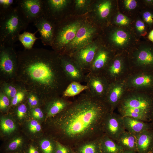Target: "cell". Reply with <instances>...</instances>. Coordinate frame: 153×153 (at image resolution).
<instances>
[{
  "label": "cell",
  "mask_w": 153,
  "mask_h": 153,
  "mask_svg": "<svg viewBox=\"0 0 153 153\" xmlns=\"http://www.w3.org/2000/svg\"><path fill=\"white\" fill-rule=\"evenodd\" d=\"M124 86L122 83H117L114 81L109 83L105 100L112 110L122 99Z\"/></svg>",
  "instance_id": "18"
},
{
  "label": "cell",
  "mask_w": 153,
  "mask_h": 153,
  "mask_svg": "<svg viewBox=\"0 0 153 153\" xmlns=\"http://www.w3.org/2000/svg\"><path fill=\"white\" fill-rule=\"evenodd\" d=\"M55 153H72V149L70 147L56 141Z\"/></svg>",
  "instance_id": "35"
},
{
  "label": "cell",
  "mask_w": 153,
  "mask_h": 153,
  "mask_svg": "<svg viewBox=\"0 0 153 153\" xmlns=\"http://www.w3.org/2000/svg\"><path fill=\"white\" fill-rule=\"evenodd\" d=\"M113 6V3L110 0L103 1L99 3L97 6L99 18L101 20L106 19L110 14Z\"/></svg>",
  "instance_id": "27"
},
{
  "label": "cell",
  "mask_w": 153,
  "mask_h": 153,
  "mask_svg": "<svg viewBox=\"0 0 153 153\" xmlns=\"http://www.w3.org/2000/svg\"><path fill=\"white\" fill-rule=\"evenodd\" d=\"M122 153H138L135 151L132 150H124Z\"/></svg>",
  "instance_id": "49"
},
{
  "label": "cell",
  "mask_w": 153,
  "mask_h": 153,
  "mask_svg": "<svg viewBox=\"0 0 153 153\" xmlns=\"http://www.w3.org/2000/svg\"><path fill=\"white\" fill-rule=\"evenodd\" d=\"M88 89L86 85L82 84L78 82H73L69 84L63 93L62 97L65 98L73 97Z\"/></svg>",
  "instance_id": "26"
},
{
  "label": "cell",
  "mask_w": 153,
  "mask_h": 153,
  "mask_svg": "<svg viewBox=\"0 0 153 153\" xmlns=\"http://www.w3.org/2000/svg\"><path fill=\"white\" fill-rule=\"evenodd\" d=\"M80 26V22H75L60 26L58 28L57 31H55L52 45L56 52L60 55L63 54L67 46L75 37Z\"/></svg>",
  "instance_id": "7"
},
{
  "label": "cell",
  "mask_w": 153,
  "mask_h": 153,
  "mask_svg": "<svg viewBox=\"0 0 153 153\" xmlns=\"http://www.w3.org/2000/svg\"><path fill=\"white\" fill-rule=\"evenodd\" d=\"M118 10L116 12L113 18V24L120 27H132L133 21Z\"/></svg>",
  "instance_id": "29"
},
{
  "label": "cell",
  "mask_w": 153,
  "mask_h": 153,
  "mask_svg": "<svg viewBox=\"0 0 153 153\" xmlns=\"http://www.w3.org/2000/svg\"><path fill=\"white\" fill-rule=\"evenodd\" d=\"M29 24L17 6L0 13V45L13 46Z\"/></svg>",
  "instance_id": "3"
},
{
  "label": "cell",
  "mask_w": 153,
  "mask_h": 153,
  "mask_svg": "<svg viewBox=\"0 0 153 153\" xmlns=\"http://www.w3.org/2000/svg\"><path fill=\"white\" fill-rule=\"evenodd\" d=\"M45 139L41 141L39 147L41 153H55L56 141Z\"/></svg>",
  "instance_id": "32"
},
{
  "label": "cell",
  "mask_w": 153,
  "mask_h": 153,
  "mask_svg": "<svg viewBox=\"0 0 153 153\" xmlns=\"http://www.w3.org/2000/svg\"><path fill=\"white\" fill-rule=\"evenodd\" d=\"M27 111V108L24 104H22L18 107L17 114L18 118L21 119L25 116Z\"/></svg>",
  "instance_id": "42"
},
{
  "label": "cell",
  "mask_w": 153,
  "mask_h": 153,
  "mask_svg": "<svg viewBox=\"0 0 153 153\" xmlns=\"http://www.w3.org/2000/svg\"><path fill=\"white\" fill-rule=\"evenodd\" d=\"M132 27L135 33L139 37H144L147 34L148 26L141 18H137L133 21Z\"/></svg>",
  "instance_id": "30"
},
{
  "label": "cell",
  "mask_w": 153,
  "mask_h": 153,
  "mask_svg": "<svg viewBox=\"0 0 153 153\" xmlns=\"http://www.w3.org/2000/svg\"><path fill=\"white\" fill-rule=\"evenodd\" d=\"M17 62V52L13 46L0 45V69L8 77L14 76Z\"/></svg>",
  "instance_id": "8"
},
{
  "label": "cell",
  "mask_w": 153,
  "mask_h": 153,
  "mask_svg": "<svg viewBox=\"0 0 153 153\" xmlns=\"http://www.w3.org/2000/svg\"><path fill=\"white\" fill-rule=\"evenodd\" d=\"M148 39L151 42L153 43V29L149 33L148 35Z\"/></svg>",
  "instance_id": "48"
},
{
  "label": "cell",
  "mask_w": 153,
  "mask_h": 153,
  "mask_svg": "<svg viewBox=\"0 0 153 153\" xmlns=\"http://www.w3.org/2000/svg\"><path fill=\"white\" fill-rule=\"evenodd\" d=\"M131 62L136 66L143 68L153 67V43L140 41L128 52Z\"/></svg>",
  "instance_id": "6"
},
{
  "label": "cell",
  "mask_w": 153,
  "mask_h": 153,
  "mask_svg": "<svg viewBox=\"0 0 153 153\" xmlns=\"http://www.w3.org/2000/svg\"><path fill=\"white\" fill-rule=\"evenodd\" d=\"M10 102L8 97L4 93H1L0 96V109L3 110L7 108L10 105Z\"/></svg>",
  "instance_id": "40"
},
{
  "label": "cell",
  "mask_w": 153,
  "mask_h": 153,
  "mask_svg": "<svg viewBox=\"0 0 153 153\" xmlns=\"http://www.w3.org/2000/svg\"><path fill=\"white\" fill-rule=\"evenodd\" d=\"M28 102L31 107L36 106L38 103V97L35 94L31 93L28 97Z\"/></svg>",
  "instance_id": "44"
},
{
  "label": "cell",
  "mask_w": 153,
  "mask_h": 153,
  "mask_svg": "<svg viewBox=\"0 0 153 153\" xmlns=\"http://www.w3.org/2000/svg\"><path fill=\"white\" fill-rule=\"evenodd\" d=\"M25 96L24 93L22 91L17 92L15 95L12 99L11 105H15L21 102L24 99Z\"/></svg>",
  "instance_id": "41"
},
{
  "label": "cell",
  "mask_w": 153,
  "mask_h": 153,
  "mask_svg": "<svg viewBox=\"0 0 153 153\" xmlns=\"http://www.w3.org/2000/svg\"><path fill=\"white\" fill-rule=\"evenodd\" d=\"M119 104L120 115L122 117H131L143 121L148 118L151 103L144 96L130 95L122 99Z\"/></svg>",
  "instance_id": "4"
},
{
  "label": "cell",
  "mask_w": 153,
  "mask_h": 153,
  "mask_svg": "<svg viewBox=\"0 0 153 153\" xmlns=\"http://www.w3.org/2000/svg\"><path fill=\"white\" fill-rule=\"evenodd\" d=\"M148 153H153V152H150Z\"/></svg>",
  "instance_id": "51"
},
{
  "label": "cell",
  "mask_w": 153,
  "mask_h": 153,
  "mask_svg": "<svg viewBox=\"0 0 153 153\" xmlns=\"http://www.w3.org/2000/svg\"><path fill=\"white\" fill-rule=\"evenodd\" d=\"M123 56L117 54L114 56L102 73L109 83L113 81L122 72L125 64V58Z\"/></svg>",
  "instance_id": "17"
},
{
  "label": "cell",
  "mask_w": 153,
  "mask_h": 153,
  "mask_svg": "<svg viewBox=\"0 0 153 153\" xmlns=\"http://www.w3.org/2000/svg\"><path fill=\"white\" fill-rule=\"evenodd\" d=\"M153 83V77L146 74L137 75L133 78L130 81L131 85L137 88L148 87L152 85Z\"/></svg>",
  "instance_id": "25"
},
{
  "label": "cell",
  "mask_w": 153,
  "mask_h": 153,
  "mask_svg": "<svg viewBox=\"0 0 153 153\" xmlns=\"http://www.w3.org/2000/svg\"><path fill=\"white\" fill-rule=\"evenodd\" d=\"M85 91L53 117L52 121L53 127L58 132L59 142L72 149L104 134V121L113 111L104 99L93 96Z\"/></svg>",
  "instance_id": "1"
},
{
  "label": "cell",
  "mask_w": 153,
  "mask_h": 153,
  "mask_svg": "<svg viewBox=\"0 0 153 153\" xmlns=\"http://www.w3.org/2000/svg\"><path fill=\"white\" fill-rule=\"evenodd\" d=\"M100 138L84 143L72 149L77 153H101Z\"/></svg>",
  "instance_id": "24"
},
{
  "label": "cell",
  "mask_w": 153,
  "mask_h": 153,
  "mask_svg": "<svg viewBox=\"0 0 153 153\" xmlns=\"http://www.w3.org/2000/svg\"><path fill=\"white\" fill-rule=\"evenodd\" d=\"M37 31L34 33L25 31L20 34L18 40L21 42L25 49L29 50L33 48V45L37 39H39L35 36Z\"/></svg>",
  "instance_id": "28"
},
{
  "label": "cell",
  "mask_w": 153,
  "mask_h": 153,
  "mask_svg": "<svg viewBox=\"0 0 153 153\" xmlns=\"http://www.w3.org/2000/svg\"><path fill=\"white\" fill-rule=\"evenodd\" d=\"M86 1L84 0H77L75 1L76 6L78 7H83L85 4Z\"/></svg>",
  "instance_id": "47"
},
{
  "label": "cell",
  "mask_w": 153,
  "mask_h": 153,
  "mask_svg": "<svg viewBox=\"0 0 153 153\" xmlns=\"http://www.w3.org/2000/svg\"><path fill=\"white\" fill-rule=\"evenodd\" d=\"M126 130L135 135L147 130V125L144 121L129 117H123Z\"/></svg>",
  "instance_id": "20"
},
{
  "label": "cell",
  "mask_w": 153,
  "mask_h": 153,
  "mask_svg": "<svg viewBox=\"0 0 153 153\" xmlns=\"http://www.w3.org/2000/svg\"><path fill=\"white\" fill-rule=\"evenodd\" d=\"M41 36L42 42L44 45L52 46L55 35V27L53 23L44 17L39 18L33 22Z\"/></svg>",
  "instance_id": "15"
},
{
  "label": "cell",
  "mask_w": 153,
  "mask_h": 153,
  "mask_svg": "<svg viewBox=\"0 0 153 153\" xmlns=\"http://www.w3.org/2000/svg\"><path fill=\"white\" fill-rule=\"evenodd\" d=\"M99 48L97 44L87 45L71 54L70 56L84 71H88Z\"/></svg>",
  "instance_id": "14"
},
{
  "label": "cell",
  "mask_w": 153,
  "mask_h": 153,
  "mask_svg": "<svg viewBox=\"0 0 153 153\" xmlns=\"http://www.w3.org/2000/svg\"><path fill=\"white\" fill-rule=\"evenodd\" d=\"M112 51L105 48H99L88 70L89 72L102 74L114 56Z\"/></svg>",
  "instance_id": "16"
},
{
  "label": "cell",
  "mask_w": 153,
  "mask_h": 153,
  "mask_svg": "<svg viewBox=\"0 0 153 153\" xmlns=\"http://www.w3.org/2000/svg\"><path fill=\"white\" fill-rule=\"evenodd\" d=\"M103 129L104 134L116 141L121 134L126 131L123 117L111 111L105 118Z\"/></svg>",
  "instance_id": "11"
},
{
  "label": "cell",
  "mask_w": 153,
  "mask_h": 153,
  "mask_svg": "<svg viewBox=\"0 0 153 153\" xmlns=\"http://www.w3.org/2000/svg\"><path fill=\"white\" fill-rule=\"evenodd\" d=\"M23 141L20 137H18L11 142L5 148L7 153H20L23 148Z\"/></svg>",
  "instance_id": "31"
},
{
  "label": "cell",
  "mask_w": 153,
  "mask_h": 153,
  "mask_svg": "<svg viewBox=\"0 0 153 153\" xmlns=\"http://www.w3.org/2000/svg\"><path fill=\"white\" fill-rule=\"evenodd\" d=\"M143 2L146 8L153 9V0H144Z\"/></svg>",
  "instance_id": "46"
},
{
  "label": "cell",
  "mask_w": 153,
  "mask_h": 153,
  "mask_svg": "<svg viewBox=\"0 0 153 153\" xmlns=\"http://www.w3.org/2000/svg\"><path fill=\"white\" fill-rule=\"evenodd\" d=\"M17 0H0V13L4 12L12 7V5L16 3Z\"/></svg>",
  "instance_id": "37"
},
{
  "label": "cell",
  "mask_w": 153,
  "mask_h": 153,
  "mask_svg": "<svg viewBox=\"0 0 153 153\" xmlns=\"http://www.w3.org/2000/svg\"><path fill=\"white\" fill-rule=\"evenodd\" d=\"M62 97H54L48 101L46 112L48 117H53L65 110L72 102Z\"/></svg>",
  "instance_id": "19"
},
{
  "label": "cell",
  "mask_w": 153,
  "mask_h": 153,
  "mask_svg": "<svg viewBox=\"0 0 153 153\" xmlns=\"http://www.w3.org/2000/svg\"><path fill=\"white\" fill-rule=\"evenodd\" d=\"M122 2L124 8L129 11L135 10L138 7V3L135 0H124Z\"/></svg>",
  "instance_id": "38"
},
{
  "label": "cell",
  "mask_w": 153,
  "mask_h": 153,
  "mask_svg": "<svg viewBox=\"0 0 153 153\" xmlns=\"http://www.w3.org/2000/svg\"><path fill=\"white\" fill-rule=\"evenodd\" d=\"M14 77L26 90L48 100L62 95L70 83L62 68L59 54L43 48L18 52Z\"/></svg>",
  "instance_id": "2"
},
{
  "label": "cell",
  "mask_w": 153,
  "mask_h": 153,
  "mask_svg": "<svg viewBox=\"0 0 153 153\" xmlns=\"http://www.w3.org/2000/svg\"><path fill=\"white\" fill-rule=\"evenodd\" d=\"M4 93L9 98H12L18 92L16 88L14 86L9 84L3 87Z\"/></svg>",
  "instance_id": "36"
},
{
  "label": "cell",
  "mask_w": 153,
  "mask_h": 153,
  "mask_svg": "<svg viewBox=\"0 0 153 153\" xmlns=\"http://www.w3.org/2000/svg\"><path fill=\"white\" fill-rule=\"evenodd\" d=\"M24 153H41L39 146L30 144L24 151Z\"/></svg>",
  "instance_id": "45"
},
{
  "label": "cell",
  "mask_w": 153,
  "mask_h": 153,
  "mask_svg": "<svg viewBox=\"0 0 153 153\" xmlns=\"http://www.w3.org/2000/svg\"></svg>",
  "instance_id": "52"
},
{
  "label": "cell",
  "mask_w": 153,
  "mask_h": 153,
  "mask_svg": "<svg viewBox=\"0 0 153 153\" xmlns=\"http://www.w3.org/2000/svg\"><path fill=\"white\" fill-rule=\"evenodd\" d=\"M101 153H122L123 148L115 141L104 134L100 139Z\"/></svg>",
  "instance_id": "22"
},
{
  "label": "cell",
  "mask_w": 153,
  "mask_h": 153,
  "mask_svg": "<svg viewBox=\"0 0 153 153\" xmlns=\"http://www.w3.org/2000/svg\"><path fill=\"white\" fill-rule=\"evenodd\" d=\"M139 37L133 27H123L114 25L109 34L108 40L113 50L128 52L139 41Z\"/></svg>",
  "instance_id": "5"
},
{
  "label": "cell",
  "mask_w": 153,
  "mask_h": 153,
  "mask_svg": "<svg viewBox=\"0 0 153 153\" xmlns=\"http://www.w3.org/2000/svg\"><path fill=\"white\" fill-rule=\"evenodd\" d=\"M85 82L88 87L87 90L92 96L105 99L109 83L103 74L89 72Z\"/></svg>",
  "instance_id": "9"
},
{
  "label": "cell",
  "mask_w": 153,
  "mask_h": 153,
  "mask_svg": "<svg viewBox=\"0 0 153 153\" xmlns=\"http://www.w3.org/2000/svg\"><path fill=\"white\" fill-rule=\"evenodd\" d=\"M16 3L29 23L44 17L43 0H18Z\"/></svg>",
  "instance_id": "10"
},
{
  "label": "cell",
  "mask_w": 153,
  "mask_h": 153,
  "mask_svg": "<svg viewBox=\"0 0 153 153\" xmlns=\"http://www.w3.org/2000/svg\"><path fill=\"white\" fill-rule=\"evenodd\" d=\"M28 128L30 131L33 133L39 132L41 129L40 124L37 120H34L30 122Z\"/></svg>",
  "instance_id": "39"
},
{
  "label": "cell",
  "mask_w": 153,
  "mask_h": 153,
  "mask_svg": "<svg viewBox=\"0 0 153 153\" xmlns=\"http://www.w3.org/2000/svg\"><path fill=\"white\" fill-rule=\"evenodd\" d=\"M95 31V29L90 26H80L75 37L67 46L62 54L67 52H70L71 54L87 46L90 41Z\"/></svg>",
  "instance_id": "13"
},
{
  "label": "cell",
  "mask_w": 153,
  "mask_h": 153,
  "mask_svg": "<svg viewBox=\"0 0 153 153\" xmlns=\"http://www.w3.org/2000/svg\"><path fill=\"white\" fill-rule=\"evenodd\" d=\"M72 153H77L75 152V151L73 150V151H72Z\"/></svg>",
  "instance_id": "50"
},
{
  "label": "cell",
  "mask_w": 153,
  "mask_h": 153,
  "mask_svg": "<svg viewBox=\"0 0 153 153\" xmlns=\"http://www.w3.org/2000/svg\"><path fill=\"white\" fill-rule=\"evenodd\" d=\"M31 113L33 117L37 119H41L43 117V113L41 109L39 107L32 109L31 110Z\"/></svg>",
  "instance_id": "43"
},
{
  "label": "cell",
  "mask_w": 153,
  "mask_h": 153,
  "mask_svg": "<svg viewBox=\"0 0 153 153\" xmlns=\"http://www.w3.org/2000/svg\"><path fill=\"white\" fill-rule=\"evenodd\" d=\"M0 127L4 133L8 134L13 132L16 128L15 124L13 120L6 118H2L1 120Z\"/></svg>",
  "instance_id": "33"
},
{
  "label": "cell",
  "mask_w": 153,
  "mask_h": 153,
  "mask_svg": "<svg viewBox=\"0 0 153 153\" xmlns=\"http://www.w3.org/2000/svg\"><path fill=\"white\" fill-rule=\"evenodd\" d=\"M116 142L124 150L137 151L136 136L126 130L121 134Z\"/></svg>",
  "instance_id": "23"
},
{
  "label": "cell",
  "mask_w": 153,
  "mask_h": 153,
  "mask_svg": "<svg viewBox=\"0 0 153 153\" xmlns=\"http://www.w3.org/2000/svg\"><path fill=\"white\" fill-rule=\"evenodd\" d=\"M137 151L138 153H148L151 152L153 137L147 131H143L135 135Z\"/></svg>",
  "instance_id": "21"
},
{
  "label": "cell",
  "mask_w": 153,
  "mask_h": 153,
  "mask_svg": "<svg viewBox=\"0 0 153 153\" xmlns=\"http://www.w3.org/2000/svg\"><path fill=\"white\" fill-rule=\"evenodd\" d=\"M62 68L66 78L70 82H76L81 83L85 80L86 75L84 71L69 56L59 55Z\"/></svg>",
  "instance_id": "12"
},
{
  "label": "cell",
  "mask_w": 153,
  "mask_h": 153,
  "mask_svg": "<svg viewBox=\"0 0 153 153\" xmlns=\"http://www.w3.org/2000/svg\"><path fill=\"white\" fill-rule=\"evenodd\" d=\"M141 14L143 21L151 28L153 26V9L146 8L142 11Z\"/></svg>",
  "instance_id": "34"
}]
</instances>
